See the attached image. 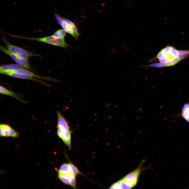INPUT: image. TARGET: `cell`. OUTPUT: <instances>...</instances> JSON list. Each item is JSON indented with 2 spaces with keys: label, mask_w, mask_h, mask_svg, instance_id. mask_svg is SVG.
<instances>
[{
  "label": "cell",
  "mask_w": 189,
  "mask_h": 189,
  "mask_svg": "<svg viewBox=\"0 0 189 189\" xmlns=\"http://www.w3.org/2000/svg\"><path fill=\"white\" fill-rule=\"evenodd\" d=\"M145 160L141 161L139 166L134 170L126 175L122 178L111 185L109 189H132L137 185L139 177L142 173L148 167H144L143 165Z\"/></svg>",
  "instance_id": "6da1fadb"
},
{
  "label": "cell",
  "mask_w": 189,
  "mask_h": 189,
  "mask_svg": "<svg viewBox=\"0 0 189 189\" xmlns=\"http://www.w3.org/2000/svg\"><path fill=\"white\" fill-rule=\"evenodd\" d=\"M157 57L163 66L174 65L182 59L180 51L171 46H167L162 49L158 54Z\"/></svg>",
  "instance_id": "7a4b0ae2"
},
{
  "label": "cell",
  "mask_w": 189,
  "mask_h": 189,
  "mask_svg": "<svg viewBox=\"0 0 189 189\" xmlns=\"http://www.w3.org/2000/svg\"><path fill=\"white\" fill-rule=\"evenodd\" d=\"M8 34L11 37L14 38L37 41L64 48H66L69 46V45L65 41L64 38L57 37L53 35L42 38H31L11 34Z\"/></svg>",
  "instance_id": "3957f363"
},
{
  "label": "cell",
  "mask_w": 189,
  "mask_h": 189,
  "mask_svg": "<svg viewBox=\"0 0 189 189\" xmlns=\"http://www.w3.org/2000/svg\"><path fill=\"white\" fill-rule=\"evenodd\" d=\"M2 40L9 51L22 58L28 60L29 58L32 56H40L39 55L34 54L31 52L12 44L5 38H3Z\"/></svg>",
  "instance_id": "277c9868"
},
{
  "label": "cell",
  "mask_w": 189,
  "mask_h": 189,
  "mask_svg": "<svg viewBox=\"0 0 189 189\" xmlns=\"http://www.w3.org/2000/svg\"><path fill=\"white\" fill-rule=\"evenodd\" d=\"M0 50L8 55L17 64L27 69H31L30 66L27 60L22 58L14 54L9 51L2 45L0 46Z\"/></svg>",
  "instance_id": "5b68a950"
},
{
  "label": "cell",
  "mask_w": 189,
  "mask_h": 189,
  "mask_svg": "<svg viewBox=\"0 0 189 189\" xmlns=\"http://www.w3.org/2000/svg\"><path fill=\"white\" fill-rule=\"evenodd\" d=\"M11 72H14L17 73H19L26 75L30 76H31L34 78L38 79H45L48 81H59L58 80L56 79L49 77H48L42 76L36 74L26 69H22L15 71H14Z\"/></svg>",
  "instance_id": "8992f818"
},
{
  "label": "cell",
  "mask_w": 189,
  "mask_h": 189,
  "mask_svg": "<svg viewBox=\"0 0 189 189\" xmlns=\"http://www.w3.org/2000/svg\"><path fill=\"white\" fill-rule=\"evenodd\" d=\"M4 75L15 78L30 80L37 82L48 86H50L48 84L41 81L23 74L14 72H10L6 73Z\"/></svg>",
  "instance_id": "52a82bcc"
},
{
  "label": "cell",
  "mask_w": 189,
  "mask_h": 189,
  "mask_svg": "<svg viewBox=\"0 0 189 189\" xmlns=\"http://www.w3.org/2000/svg\"><path fill=\"white\" fill-rule=\"evenodd\" d=\"M1 127L3 131L4 137H12L16 138L19 135V133L13 129L9 125L6 124H1Z\"/></svg>",
  "instance_id": "ba28073f"
},
{
  "label": "cell",
  "mask_w": 189,
  "mask_h": 189,
  "mask_svg": "<svg viewBox=\"0 0 189 189\" xmlns=\"http://www.w3.org/2000/svg\"><path fill=\"white\" fill-rule=\"evenodd\" d=\"M24 69L25 68L18 64L2 65L0 67V73L4 75L7 72Z\"/></svg>",
  "instance_id": "9c48e42d"
},
{
  "label": "cell",
  "mask_w": 189,
  "mask_h": 189,
  "mask_svg": "<svg viewBox=\"0 0 189 189\" xmlns=\"http://www.w3.org/2000/svg\"><path fill=\"white\" fill-rule=\"evenodd\" d=\"M56 19L58 23L66 32L70 34L76 38L74 33L71 26L65 22L63 19V18L57 14L55 15Z\"/></svg>",
  "instance_id": "30bf717a"
},
{
  "label": "cell",
  "mask_w": 189,
  "mask_h": 189,
  "mask_svg": "<svg viewBox=\"0 0 189 189\" xmlns=\"http://www.w3.org/2000/svg\"><path fill=\"white\" fill-rule=\"evenodd\" d=\"M0 93L1 94L5 95H6L15 98L20 101L26 103V102L23 100L21 98V96L18 94L10 90L3 86L0 85Z\"/></svg>",
  "instance_id": "8fae6325"
},
{
  "label": "cell",
  "mask_w": 189,
  "mask_h": 189,
  "mask_svg": "<svg viewBox=\"0 0 189 189\" xmlns=\"http://www.w3.org/2000/svg\"><path fill=\"white\" fill-rule=\"evenodd\" d=\"M57 114L58 118L57 127H60L67 130H70L68 122L62 114L58 111L57 112Z\"/></svg>",
  "instance_id": "7c38bea8"
},
{
  "label": "cell",
  "mask_w": 189,
  "mask_h": 189,
  "mask_svg": "<svg viewBox=\"0 0 189 189\" xmlns=\"http://www.w3.org/2000/svg\"><path fill=\"white\" fill-rule=\"evenodd\" d=\"M181 115L187 122L189 123V103H186L183 106Z\"/></svg>",
  "instance_id": "4fadbf2b"
},
{
  "label": "cell",
  "mask_w": 189,
  "mask_h": 189,
  "mask_svg": "<svg viewBox=\"0 0 189 189\" xmlns=\"http://www.w3.org/2000/svg\"><path fill=\"white\" fill-rule=\"evenodd\" d=\"M58 172L66 174L71 172V169L69 164H64L60 167Z\"/></svg>",
  "instance_id": "5bb4252c"
},
{
  "label": "cell",
  "mask_w": 189,
  "mask_h": 189,
  "mask_svg": "<svg viewBox=\"0 0 189 189\" xmlns=\"http://www.w3.org/2000/svg\"><path fill=\"white\" fill-rule=\"evenodd\" d=\"M64 20L72 28L76 36V39H77L79 35L78 29L75 24L72 22L67 19L63 18Z\"/></svg>",
  "instance_id": "9a60e30c"
},
{
  "label": "cell",
  "mask_w": 189,
  "mask_h": 189,
  "mask_svg": "<svg viewBox=\"0 0 189 189\" xmlns=\"http://www.w3.org/2000/svg\"><path fill=\"white\" fill-rule=\"evenodd\" d=\"M65 174L69 179L70 184L74 188H75L76 187L75 176L72 172Z\"/></svg>",
  "instance_id": "2e32d148"
},
{
  "label": "cell",
  "mask_w": 189,
  "mask_h": 189,
  "mask_svg": "<svg viewBox=\"0 0 189 189\" xmlns=\"http://www.w3.org/2000/svg\"><path fill=\"white\" fill-rule=\"evenodd\" d=\"M66 34V32L63 29L57 30L54 33L53 35L57 37L64 38Z\"/></svg>",
  "instance_id": "e0dca14e"
},
{
  "label": "cell",
  "mask_w": 189,
  "mask_h": 189,
  "mask_svg": "<svg viewBox=\"0 0 189 189\" xmlns=\"http://www.w3.org/2000/svg\"><path fill=\"white\" fill-rule=\"evenodd\" d=\"M58 174L59 178L63 183L67 185L70 184L69 181L65 174L59 172Z\"/></svg>",
  "instance_id": "ac0fdd59"
},
{
  "label": "cell",
  "mask_w": 189,
  "mask_h": 189,
  "mask_svg": "<svg viewBox=\"0 0 189 189\" xmlns=\"http://www.w3.org/2000/svg\"><path fill=\"white\" fill-rule=\"evenodd\" d=\"M71 169V172L75 176L80 173L77 168L71 163H69Z\"/></svg>",
  "instance_id": "d6986e66"
},
{
  "label": "cell",
  "mask_w": 189,
  "mask_h": 189,
  "mask_svg": "<svg viewBox=\"0 0 189 189\" xmlns=\"http://www.w3.org/2000/svg\"><path fill=\"white\" fill-rule=\"evenodd\" d=\"M0 136H4V133H3V131L2 130V128L1 127H0Z\"/></svg>",
  "instance_id": "ffe728a7"
}]
</instances>
